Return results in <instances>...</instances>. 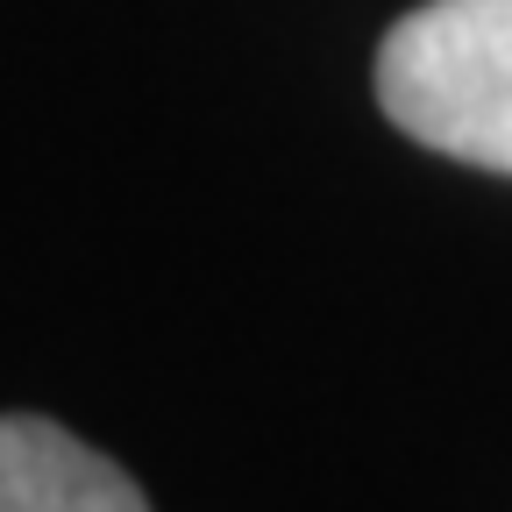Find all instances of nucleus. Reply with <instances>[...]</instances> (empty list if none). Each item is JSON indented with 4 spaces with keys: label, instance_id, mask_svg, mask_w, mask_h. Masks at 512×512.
<instances>
[{
    "label": "nucleus",
    "instance_id": "obj_2",
    "mask_svg": "<svg viewBox=\"0 0 512 512\" xmlns=\"http://www.w3.org/2000/svg\"><path fill=\"white\" fill-rule=\"evenodd\" d=\"M0 512H150L121 463L43 413H0Z\"/></svg>",
    "mask_w": 512,
    "mask_h": 512
},
{
    "label": "nucleus",
    "instance_id": "obj_1",
    "mask_svg": "<svg viewBox=\"0 0 512 512\" xmlns=\"http://www.w3.org/2000/svg\"><path fill=\"white\" fill-rule=\"evenodd\" d=\"M377 100L413 143L512 178V0H427L377 50Z\"/></svg>",
    "mask_w": 512,
    "mask_h": 512
}]
</instances>
